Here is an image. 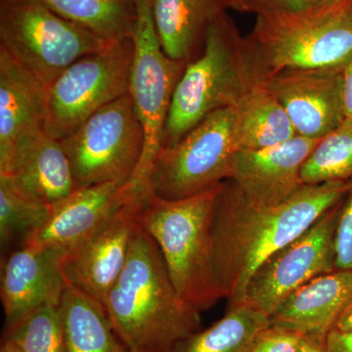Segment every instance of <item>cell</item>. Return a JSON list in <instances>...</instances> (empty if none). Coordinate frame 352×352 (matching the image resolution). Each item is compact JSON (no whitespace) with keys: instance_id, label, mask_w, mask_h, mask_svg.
Here are the masks:
<instances>
[{"instance_id":"36","label":"cell","mask_w":352,"mask_h":352,"mask_svg":"<svg viewBox=\"0 0 352 352\" xmlns=\"http://www.w3.org/2000/svg\"><path fill=\"white\" fill-rule=\"evenodd\" d=\"M346 1V0H312V6H331L335 4L340 3V2Z\"/></svg>"},{"instance_id":"34","label":"cell","mask_w":352,"mask_h":352,"mask_svg":"<svg viewBox=\"0 0 352 352\" xmlns=\"http://www.w3.org/2000/svg\"><path fill=\"white\" fill-rule=\"evenodd\" d=\"M333 329L340 331H352V305L340 315Z\"/></svg>"},{"instance_id":"4","label":"cell","mask_w":352,"mask_h":352,"mask_svg":"<svg viewBox=\"0 0 352 352\" xmlns=\"http://www.w3.org/2000/svg\"><path fill=\"white\" fill-rule=\"evenodd\" d=\"M261 82L245 38L222 10L208 29L200 56L187 64L176 85L161 149L175 144L210 113L237 105Z\"/></svg>"},{"instance_id":"38","label":"cell","mask_w":352,"mask_h":352,"mask_svg":"<svg viewBox=\"0 0 352 352\" xmlns=\"http://www.w3.org/2000/svg\"><path fill=\"white\" fill-rule=\"evenodd\" d=\"M131 352H142V351H131Z\"/></svg>"},{"instance_id":"3","label":"cell","mask_w":352,"mask_h":352,"mask_svg":"<svg viewBox=\"0 0 352 352\" xmlns=\"http://www.w3.org/2000/svg\"><path fill=\"white\" fill-rule=\"evenodd\" d=\"M223 185L180 200H166L150 192L139 214V223L159 247L176 291L200 312L226 298L215 270L212 236Z\"/></svg>"},{"instance_id":"20","label":"cell","mask_w":352,"mask_h":352,"mask_svg":"<svg viewBox=\"0 0 352 352\" xmlns=\"http://www.w3.org/2000/svg\"><path fill=\"white\" fill-rule=\"evenodd\" d=\"M222 10L221 0H151L153 23L164 52L182 63L194 61Z\"/></svg>"},{"instance_id":"17","label":"cell","mask_w":352,"mask_h":352,"mask_svg":"<svg viewBox=\"0 0 352 352\" xmlns=\"http://www.w3.org/2000/svg\"><path fill=\"white\" fill-rule=\"evenodd\" d=\"M0 177L21 195L50 206L76 189L63 146L45 131L16 146L6 166L0 168Z\"/></svg>"},{"instance_id":"6","label":"cell","mask_w":352,"mask_h":352,"mask_svg":"<svg viewBox=\"0 0 352 352\" xmlns=\"http://www.w3.org/2000/svg\"><path fill=\"white\" fill-rule=\"evenodd\" d=\"M109 43L38 0H0V48L44 87L80 58Z\"/></svg>"},{"instance_id":"12","label":"cell","mask_w":352,"mask_h":352,"mask_svg":"<svg viewBox=\"0 0 352 352\" xmlns=\"http://www.w3.org/2000/svg\"><path fill=\"white\" fill-rule=\"evenodd\" d=\"M148 194L120 208L67 251L63 272L69 285L104 305L126 265L132 238L140 226L143 200Z\"/></svg>"},{"instance_id":"10","label":"cell","mask_w":352,"mask_h":352,"mask_svg":"<svg viewBox=\"0 0 352 352\" xmlns=\"http://www.w3.org/2000/svg\"><path fill=\"white\" fill-rule=\"evenodd\" d=\"M136 6L129 94L144 131L145 145L131 180L139 188L149 190L150 171L161 150L173 94L187 64L175 61L164 52L153 23L151 0H136Z\"/></svg>"},{"instance_id":"26","label":"cell","mask_w":352,"mask_h":352,"mask_svg":"<svg viewBox=\"0 0 352 352\" xmlns=\"http://www.w3.org/2000/svg\"><path fill=\"white\" fill-rule=\"evenodd\" d=\"M2 340L20 352H66L59 305L45 303L4 328Z\"/></svg>"},{"instance_id":"11","label":"cell","mask_w":352,"mask_h":352,"mask_svg":"<svg viewBox=\"0 0 352 352\" xmlns=\"http://www.w3.org/2000/svg\"><path fill=\"white\" fill-rule=\"evenodd\" d=\"M344 199L256 270L242 303L270 317L296 289L337 270L336 233Z\"/></svg>"},{"instance_id":"19","label":"cell","mask_w":352,"mask_h":352,"mask_svg":"<svg viewBox=\"0 0 352 352\" xmlns=\"http://www.w3.org/2000/svg\"><path fill=\"white\" fill-rule=\"evenodd\" d=\"M44 126L45 87L0 48V168L23 139Z\"/></svg>"},{"instance_id":"32","label":"cell","mask_w":352,"mask_h":352,"mask_svg":"<svg viewBox=\"0 0 352 352\" xmlns=\"http://www.w3.org/2000/svg\"><path fill=\"white\" fill-rule=\"evenodd\" d=\"M342 99L346 118L352 122V59L342 69Z\"/></svg>"},{"instance_id":"27","label":"cell","mask_w":352,"mask_h":352,"mask_svg":"<svg viewBox=\"0 0 352 352\" xmlns=\"http://www.w3.org/2000/svg\"><path fill=\"white\" fill-rule=\"evenodd\" d=\"M51 206L21 195L0 177V242L1 247L25 239L47 222Z\"/></svg>"},{"instance_id":"5","label":"cell","mask_w":352,"mask_h":352,"mask_svg":"<svg viewBox=\"0 0 352 352\" xmlns=\"http://www.w3.org/2000/svg\"><path fill=\"white\" fill-rule=\"evenodd\" d=\"M261 80L305 69H344L352 59V0L256 15L245 38Z\"/></svg>"},{"instance_id":"31","label":"cell","mask_w":352,"mask_h":352,"mask_svg":"<svg viewBox=\"0 0 352 352\" xmlns=\"http://www.w3.org/2000/svg\"><path fill=\"white\" fill-rule=\"evenodd\" d=\"M328 352H352V331L333 329L326 337Z\"/></svg>"},{"instance_id":"22","label":"cell","mask_w":352,"mask_h":352,"mask_svg":"<svg viewBox=\"0 0 352 352\" xmlns=\"http://www.w3.org/2000/svg\"><path fill=\"white\" fill-rule=\"evenodd\" d=\"M235 110L239 151L272 147L296 136L283 106L263 82L252 87Z\"/></svg>"},{"instance_id":"33","label":"cell","mask_w":352,"mask_h":352,"mask_svg":"<svg viewBox=\"0 0 352 352\" xmlns=\"http://www.w3.org/2000/svg\"><path fill=\"white\" fill-rule=\"evenodd\" d=\"M296 352H328L326 339L315 336H305Z\"/></svg>"},{"instance_id":"28","label":"cell","mask_w":352,"mask_h":352,"mask_svg":"<svg viewBox=\"0 0 352 352\" xmlns=\"http://www.w3.org/2000/svg\"><path fill=\"white\" fill-rule=\"evenodd\" d=\"M337 270L352 271V178L342 201L336 233Z\"/></svg>"},{"instance_id":"8","label":"cell","mask_w":352,"mask_h":352,"mask_svg":"<svg viewBox=\"0 0 352 352\" xmlns=\"http://www.w3.org/2000/svg\"><path fill=\"white\" fill-rule=\"evenodd\" d=\"M132 38L113 41L80 58L45 87V126L51 138L61 141L94 113L129 94Z\"/></svg>"},{"instance_id":"37","label":"cell","mask_w":352,"mask_h":352,"mask_svg":"<svg viewBox=\"0 0 352 352\" xmlns=\"http://www.w3.org/2000/svg\"><path fill=\"white\" fill-rule=\"evenodd\" d=\"M0 352H20L10 342L1 340V346H0Z\"/></svg>"},{"instance_id":"14","label":"cell","mask_w":352,"mask_h":352,"mask_svg":"<svg viewBox=\"0 0 352 352\" xmlns=\"http://www.w3.org/2000/svg\"><path fill=\"white\" fill-rule=\"evenodd\" d=\"M149 193L132 180L109 182L76 189L51 205L47 222L21 245L61 248L68 251L96 230L118 210Z\"/></svg>"},{"instance_id":"25","label":"cell","mask_w":352,"mask_h":352,"mask_svg":"<svg viewBox=\"0 0 352 352\" xmlns=\"http://www.w3.org/2000/svg\"><path fill=\"white\" fill-rule=\"evenodd\" d=\"M300 178L303 184L349 182L352 178V122L324 136L303 164Z\"/></svg>"},{"instance_id":"13","label":"cell","mask_w":352,"mask_h":352,"mask_svg":"<svg viewBox=\"0 0 352 352\" xmlns=\"http://www.w3.org/2000/svg\"><path fill=\"white\" fill-rule=\"evenodd\" d=\"M342 69H289L263 82L283 106L296 135L321 139L346 119Z\"/></svg>"},{"instance_id":"18","label":"cell","mask_w":352,"mask_h":352,"mask_svg":"<svg viewBox=\"0 0 352 352\" xmlns=\"http://www.w3.org/2000/svg\"><path fill=\"white\" fill-rule=\"evenodd\" d=\"M352 305V271L336 270L310 280L284 300L270 325L326 339Z\"/></svg>"},{"instance_id":"23","label":"cell","mask_w":352,"mask_h":352,"mask_svg":"<svg viewBox=\"0 0 352 352\" xmlns=\"http://www.w3.org/2000/svg\"><path fill=\"white\" fill-rule=\"evenodd\" d=\"M270 325V317L250 305H230L221 319L180 340L170 352H245Z\"/></svg>"},{"instance_id":"15","label":"cell","mask_w":352,"mask_h":352,"mask_svg":"<svg viewBox=\"0 0 352 352\" xmlns=\"http://www.w3.org/2000/svg\"><path fill=\"white\" fill-rule=\"evenodd\" d=\"M66 250L23 245L2 259L0 296L6 326L45 305H59L67 286Z\"/></svg>"},{"instance_id":"9","label":"cell","mask_w":352,"mask_h":352,"mask_svg":"<svg viewBox=\"0 0 352 352\" xmlns=\"http://www.w3.org/2000/svg\"><path fill=\"white\" fill-rule=\"evenodd\" d=\"M60 142L78 189L131 180L142 159L145 138L129 94L97 111Z\"/></svg>"},{"instance_id":"2","label":"cell","mask_w":352,"mask_h":352,"mask_svg":"<svg viewBox=\"0 0 352 352\" xmlns=\"http://www.w3.org/2000/svg\"><path fill=\"white\" fill-rule=\"evenodd\" d=\"M104 307L129 351L170 352L201 327V312L177 293L159 247L141 226Z\"/></svg>"},{"instance_id":"35","label":"cell","mask_w":352,"mask_h":352,"mask_svg":"<svg viewBox=\"0 0 352 352\" xmlns=\"http://www.w3.org/2000/svg\"><path fill=\"white\" fill-rule=\"evenodd\" d=\"M224 8H230L241 12H251L250 11V0H221Z\"/></svg>"},{"instance_id":"7","label":"cell","mask_w":352,"mask_h":352,"mask_svg":"<svg viewBox=\"0 0 352 352\" xmlns=\"http://www.w3.org/2000/svg\"><path fill=\"white\" fill-rule=\"evenodd\" d=\"M239 151L236 110L220 109L192 127L175 144L162 148L150 171V192L166 200L203 193L231 179Z\"/></svg>"},{"instance_id":"1","label":"cell","mask_w":352,"mask_h":352,"mask_svg":"<svg viewBox=\"0 0 352 352\" xmlns=\"http://www.w3.org/2000/svg\"><path fill=\"white\" fill-rule=\"evenodd\" d=\"M347 187L349 182L305 184L283 203L263 205L245 198L231 180L224 182L212 236L215 270L229 307L243 302L256 270L338 205Z\"/></svg>"},{"instance_id":"30","label":"cell","mask_w":352,"mask_h":352,"mask_svg":"<svg viewBox=\"0 0 352 352\" xmlns=\"http://www.w3.org/2000/svg\"><path fill=\"white\" fill-rule=\"evenodd\" d=\"M312 6V0H250V11L256 13L298 12Z\"/></svg>"},{"instance_id":"29","label":"cell","mask_w":352,"mask_h":352,"mask_svg":"<svg viewBox=\"0 0 352 352\" xmlns=\"http://www.w3.org/2000/svg\"><path fill=\"white\" fill-rule=\"evenodd\" d=\"M305 335L268 326L258 333L245 352H296Z\"/></svg>"},{"instance_id":"24","label":"cell","mask_w":352,"mask_h":352,"mask_svg":"<svg viewBox=\"0 0 352 352\" xmlns=\"http://www.w3.org/2000/svg\"><path fill=\"white\" fill-rule=\"evenodd\" d=\"M74 24L105 41L132 38L136 19V0H38Z\"/></svg>"},{"instance_id":"21","label":"cell","mask_w":352,"mask_h":352,"mask_svg":"<svg viewBox=\"0 0 352 352\" xmlns=\"http://www.w3.org/2000/svg\"><path fill=\"white\" fill-rule=\"evenodd\" d=\"M66 352H131L104 305L67 282L59 303Z\"/></svg>"},{"instance_id":"16","label":"cell","mask_w":352,"mask_h":352,"mask_svg":"<svg viewBox=\"0 0 352 352\" xmlns=\"http://www.w3.org/2000/svg\"><path fill=\"white\" fill-rule=\"evenodd\" d=\"M319 140L296 135L272 147L238 151L229 180L254 203H283L305 185L300 171Z\"/></svg>"}]
</instances>
